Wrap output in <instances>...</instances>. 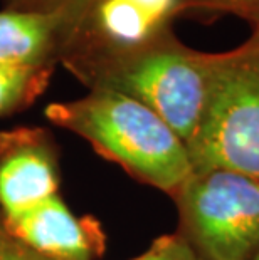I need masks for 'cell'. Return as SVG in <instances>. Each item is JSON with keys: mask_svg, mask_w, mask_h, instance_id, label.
I'll return each instance as SVG.
<instances>
[{"mask_svg": "<svg viewBox=\"0 0 259 260\" xmlns=\"http://www.w3.org/2000/svg\"><path fill=\"white\" fill-rule=\"evenodd\" d=\"M61 62L90 89L141 103L189 145L211 96L216 54L194 51L165 30L140 46L73 52Z\"/></svg>", "mask_w": 259, "mask_h": 260, "instance_id": "6da1fadb", "label": "cell"}, {"mask_svg": "<svg viewBox=\"0 0 259 260\" xmlns=\"http://www.w3.org/2000/svg\"><path fill=\"white\" fill-rule=\"evenodd\" d=\"M44 114L86 140L131 178L170 197L194 171L182 138L152 109L125 94L91 89L74 101L49 104Z\"/></svg>", "mask_w": 259, "mask_h": 260, "instance_id": "7a4b0ae2", "label": "cell"}, {"mask_svg": "<svg viewBox=\"0 0 259 260\" xmlns=\"http://www.w3.org/2000/svg\"><path fill=\"white\" fill-rule=\"evenodd\" d=\"M187 149L194 170H231L259 180V32L216 54L206 113Z\"/></svg>", "mask_w": 259, "mask_h": 260, "instance_id": "3957f363", "label": "cell"}, {"mask_svg": "<svg viewBox=\"0 0 259 260\" xmlns=\"http://www.w3.org/2000/svg\"><path fill=\"white\" fill-rule=\"evenodd\" d=\"M179 234L202 260H252L259 250V180L231 170H194L174 193Z\"/></svg>", "mask_w": 259, "mask_h": 260, "instance_id": "277c9868", "label": "cell"}, {"mask_svg": "<svg viewBox=\"0 0 259 260\" xmlns=\"http://www.w3.org/2000/svg\"><path fill=\"white\" fill-rule=\"evenodd\" d=\"M57 153L42 128L0 133V215L12 220L57 195Z\"/></svg>", "mask_w": 259, "mask_h": 260, "instance_id": "5b68a950", "label": "cell"}, {"mask_svg": "<svg viewBox=\"0 0 259 260\" xmlns=\"http://www.w3.org/2000/svg\"><path fill=\"white\" fill-rule=\"evenodd\" d=\"M4 225L15 239L49 260H95L106 247L98 220L76 217L59 195L4 220Z\"/></svg>", "mask_w": 259, "mask_h": 260, "instance_id": "8992f818", "label": "cell"}, {"mask_svg": "<svg viewBox=\"0 0 259 260\" xmlns=\"http://www.w3.org/2000/svg\"><path fill=\"white\" fill-rule=\"evenodd\" d=\"M64 46L56 15L5 9L0 12V64L54 68Z\"/></svg>", "mask_w": 259, "mask_h": 260, "instance_id": "52a82bcc", "label": "cell"}, {"mask_svg": "<svg viewBox=\"0 0 259 260\" xmlns=\"http://www.w3.org/2000/svg\"><path fill=\"white\" fill-rule=\"evenodd\" d=\"M52 68L0 64V116L29 106L46 89Z\"/></svg>", "mask_w": 259, "mask_h": 260, "instance_id": "ba28073f", "label": "cell"}, {"mask_svg": "<svg viewBox=\"0 0 259 260\" xmlns=\"http://www.w3.org/2000/svg\"><path fill=\"white\" fill-rule=\"evenodd\" d=\"M96 2L98 0H9L7 9L56 15L63 24L66 42L69 32L79 24V20L90 12Z\"/></svg>", "mask_w": 259, "mask_h": 260, "instance_id": "9c48e42d", "label": "cell"}, {"mask_svg": "<svg viewBox=\"0 0 259 260\" xmlns=\"http://www.w3.org/2000/svg\"><path fill=\"white\" fill-rule=\"evenodd\" d=\"M131 260H202L180 234L162 235L147 252Z\"/></svg>", "mask_w": 259, "mask_h": 260, "instance_id": "30bf717a", "label": "cell"}, {"mask_svg": "<svg viewBox=\"0 0 259 260\" xmlns=\"http://www.w3.org/2000/svg\"><path fill=\"white\" fill-rule=\"evenodd\" d=\"M0 260H49L39 255L5 229L0 215Z\"/></svg>", "mask_w": 259, "mask_h": 260, "instance_id": "8fae6325", "label": "cell"}, {"mask_svg": "<svg viewBox=\"0 0 259 260\" xmlns=\"http://www.w3.org/2000/svg\"><path fill=\"white\" fill-rule=\"evenodd\" d=\"M180 10L185 9H206L225 10L236 15H242L249 10L259 9V0H179Z\"/></svg>", "mask_w": 259, "mask_h": 260, "instance_id": "7c38bea8", "label": "cell"}, {"mask_svg": "<svg viewBox=\"0 0 259 260\" xmlns=\"http://www.w3.org/2000/svg\"><path fill=\"white\" fill-rule=\"evenodd\" d=\"M239 17L246 19L249 24L254 27V32H259V9H254V10H249V12L239 15Z\"/></svg>", "mask_w": 259, "mask_h": 260, "instance_id": "4fadbf2b", "label": "cell"}, {"mask_svg": "<svg viewBox=\"0 0 259 260\" xmlns=\"http://www.w3.org/2000/svg\"><path fill=\"white\" fill-rule=\"evenodd\" d=\"M252 260H259V250L256 252V255H254V257H252Z\"/></svg>", "mask_w": 259, "mask_h": 260, "instance_id": "5bb4252c", "label": "cell"}]
</instances>
